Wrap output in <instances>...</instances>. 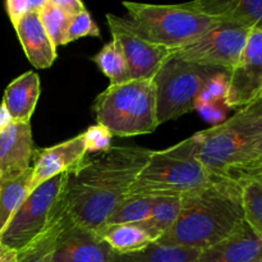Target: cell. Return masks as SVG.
<instances>
[{"label": "cell", "mask_w": 262, "mask_h": 262, "mask_svg": "<svg viewBox=\"0 0 262 262\" xmlns=\"http://www.w3.org/2000/svg\"><path fill=\"white\" fill-rule=\"evenodd\" d=\"M182 5L219 22L262 31V0H196Z\"/></svg>", "instance_id": "cell-15"}, {"label": "cell", "mask_w": 262, "mask_h": 262, "mask_svg": "<svg viewBox=\"0 0 262 262\" xmlns=\"http://www.w3.org/2000/svg\"><path fill=\"white\" fill-rule=\"evenodd\" d=\"M35 151L30 123H12L0 135V178H14L30 170Z\"/></svg>", "instance_id": "cell-14"}, {"label": "cell", "mask_w": 262, "mask_h": 262, "mask_svg": "<svg viewBox=\"0 0 262 262\" xmlns=\"http://www.w3.org/2000/svg\"><path fill=\"white\" fill-rule=\"evenodd\" d=\"M241 184L245 222L262 239V179L252 174H235Z\"/></svg>", "instance_id": "cell-21"}, {"label": "cell", "mask_w": 262, "mask_h": 262, "mask_svg": "<svg viewBox=\"0 0 262 262\" xmlns=\"http://www.w3.org/2000/svg\"><path fill=\"white\" fill-rule=\"evenodd\" d=\"M113 250L96 232L76 224L64 210L53 262H110Z\"/></svg>", "instance_id": "cell-12"}, {"label": "cell", "mask_w": 262, "mask_h": 262, "mask_svg": "<svg viewBox=\"0 0 262 262\" xmlns=\"http://www.w3.org/2000/svg\"><path fill=\"white\" fill-rule=\"evenodd\" d=\"M152 151L140 146H113L69 171L63 206L76 224L99 232L124 201Z\"/></svg>", "instance_id": "cell-1"}, {"label": "cell", "mask_w": 262, "mask_h": 262, "mask_svg": "<svg viewBox=\"0 0 262 262\" xmlns=\"http://www.w3.org/2000/svg\"><path fill=\"white\" fill-rule=\"evenodd\" d=\"M87 147L83 133L51 147L36 150L31 168L30 191L66 171H73L86 161Z\"/></svg>", "instance_id": "cell-13"}, {"label": "cell", "mask_w": 262, "mask_h": 262, "mask_svg": "<svg viewBox=\"0 0 262 262\" xmlns=\"http://www.w3.org/2000/svg\"><path fill=\"white\" fill-rule=\"evenodd\" d=\"M235 174H252V176H256L262 179V161L255 164V165H252L251 168L246 169V170H242L239 171V173H235ZM235 174H233V176H235Z\"/></svg>", "instance_id": "cell-35"}, {"label": "cell", "mask_w": 262, "mask_h": 262, "mask_svg": "<svg viewBox=\"0 0 262 262\" xmlns=\"http://www.w3.org/2000/svg\"><path fill=\"white\" fill-rule=\"evenodd\" d=\"M92 60L97 68L109 78V86H118L130 81L127 61L117 41L112 40L102 46L101 50L92 58Z\"/></svg>", "instance_id": "cell-24"}, {"label": "cell", "mask_w": 262, "mask_h": 262, "mask_svg": "<svg viewBox=\"0 0 262 262\" xmlns=\"http://www.w3.org/2000/svg\"><path fill=\"white\" fill-rule=\"evenodd\" d=\"M91 36V37H99L100 30L95 20L92 19L89 10H82L78 14L73 15L71 18V23L68 27V33H67V41L73 42L78 38Z\"/></svg>", "instance_id": "cell-28"}, {"label": "cell", "mask_w": 262, "mask_h": 262, "mask_svg": "<svg viewBox=\"0 0 262 262\" xmlns=\"http://www.w3.org/2000/svg\"><path fill=\"white\" fill-rule=\"evenodd\" d=\"M152 204L154 199H150V197H125L124 201L113 211L104 227L120 224H142L150 217Z\"/></svg>", "instance_id": "cell-25"}, {"label": "cell", "mask_w": 262, "mask_h": 262, "mask_svg": "<svg viewBox=\"0 0 262 262\" xmlns=\"http://www.w3.org/2000/svg\"><path fill=\"white\" fill-rule=\"evenodd\" d=\"M30 181L31 169L14 178H0V233L30 194Z\"/></svg>", "instance_id": "cell-22"}, {"label": "cell", "mask_w": 262, "mask_h": 262, "mask_svg": "<svg viewBox=\"0 0 262 262\" xmlns=\"http://www.w3.org/2000/svg\"><path fill=\"white\" fill-rule=\"evenodd\" d=\"M250 30L217 22L197 40L171 51L170 58L229 73L241 58Z\"/></svg>", "instance_id": "cell-9"}, {"label": "cell", "mask_w": 262, "mask_h": 262, "mask_svg": "<svg viewBox=\"0 0 262 262\" xmlns=\"http://www.w3.org/2000/svg\"><path fill=\"white\" fill-rule=\"evenodd\" d=\"M251 262H262V256H260V257H257V258H256V260H253V261H251Z\"/></svg>", "instance_id": "cell-36"}, {"label": "cell", "mask_w": 262, "mask_h": 262, "mask_svg": "<svg viewBox=\"0 0 262 262\" xmlns=\"http://www.w3.org/2000/svg\"><path fill=\"white\" fill-rule=\"evenodd\" d=\"M13 123L12 117H10L9 112L7 110V107L3 104H0V135H2L4 130H7L9 128V125Z\"/></svg>", "instance_id": "cell-34"}, {"label": "cell", "mask_w": 262, "mask_h": 262, "mask_svg": "<svg viewBox=\"0 0 262 262\" xmlns=\"http://www.w3.org/2000/svg\"><path fill=\"white\" fill-rule=\"evenodd\" d=\"M13 27L28 61L37 69L50 68L56 59V48L43 28L38 12L30 13Z\"/></svg>", "instance_id": "cell-17"}, {"label": "cell", "mask_w": 262, "mask_h": 262, "mask_svg": "<svg viewBox=\"0 0 262 262\" xmlns=\"http://www.w3.org/2000/svg\"><path fill=\"white\" fill-rule=\"evenodd\" d=\"M95 118L113 136L150 135L159 127L152 79H138L109 86L95 99Z\"/></svg>", "instance_id": "cell-5"}, {"label": "cell", "mask_w": 262, "mask_h": 262, "mask_svg": "<svg viewBox=\"0 0 262 262\" xmlns=\"http://www.w3.org/2000/svg\"><path fill=\"white\" fill-rule=\"evenodd\" d=\"M243 223L239 182L230 177L216 178L182 199L178 219L156 243L202 251L229 237Z\"/></svg>", "instance_id": "cell-2"}, {"label": "cell", "mask_w": 262, "mask_h": 262, "mask_svg": "<svg viewBox=\"0 0 262 262\" xmlns=\"http://www.w3.org/2000/svg\"><path fill=\"white\" fill-rule=\"evenodd\" d=\"M194 137L200 161L214 178H228L260 163L262 97Z\"/></svg>", "instance_id": "cell-3"}, {"label": "cell", "mask_w": 262, "mask_h": 262, "mask_svg": "<svg viewBox=\"0 0 262 262\" xmlns=\"http://www.w3.org/2000/svg\"><path fill=\"white\" fill-rule=\"evenodd\" d=\"M182 199L178 197H159L154 199L150 217L141 227L158 242L170 230L181 212Z\"/></svg>", "instance_id": "cell-23"}, {"label": "cell", "mask_w": 262, "mask_h": 262, "mask_svg": "<svg viewBox=\"0 0 262 262\" xmlns=\"http://www.w3.org/2000/svg\"><path fill=\"white\" fill-rule=\"evenodd\" d=\"M56 7L60 8L63 12H66L69 17L78 14L82 10L86 9L83 3L81 0H53Z\"/></svg>", "instance_id": "cell-32"}, {"label": "cell", "mask_w": 262, "mask_h": 262, "mask_svg": "<svg viewBox=\"0 0 262 262\" xmlns=\"http://www.w3.org/2000/svg\"><path fill=\"white\" fill-rule=\"evenodd\" d=\"M40 94L41 82L36 72H26L8 84L2 104L9 112L13 123H30Z\"/></svg>", "instance_id": "cell-18"}, {"label": "cell", "mask_w": 262, "mask_h": 262, "mask_svg": "<svg viewBox=\"0 0 262 262\" xmlns=\"http://www.w3.org/2000/svg\"><path fill=\"white\" fill-rule=\"evenodd\" d=\"M106 22L113 40L122 49L130 81L154 79L170 59L171 51L148 40L128 18L107 13Z\"/></svg>", "instance_id": "cell-10"}, {"label": "cell", "mask_w": 262, "mask_h": 262, "mask_svg": "<svg viewBox=\"0 0 262 262\" xmlns=\"http://www.w3.org/2000/svg\"><path fill=\"white\" fill-rule=\"evenodd\" d=\"M199 253V250L155 242L137 252L117 253L113 251L110 262H194Z\"/></svg>", "instance_id": "cell-20"}, {"label": "cell", "mask_w": 262, "mask_h": 262, "mask_svg": "<svg viewBox=\"0 0 262 262\" xmlns=\"http://www.w3.org/2000/svg\"><path fill=\"white\" fill-rule=\"evenodd\" d=\"M64 209L60 216L50 225L45 233L40 235L28 247L18 252L17 262H53V253L55 248V241L61 228Z\"/></svg>", "instance_id": "cell-26"}, {"label": "cell", "mask_w": 262, "mask_h": 262, "mask_svg": "<svg viewBox=\"0 0 262 262\" xmlns=\"http://www.w3.org/2000/svg\"><path fill=\"white\" fill-rule=\"evenodd\" d=\"M228 79H229V73L228 72H220L216 76L212 77L204 89L202 94L200 95L197 107L201 106V105L214 104V102L219 101V100H222L223 104H224L225 95H227L228 90Z\"/></svg>", "instance_id": "cell-29"}, {"label": "cell", "mask_w": 262, "mask_h": 262, "mask_svg": "<svg viewBox=\"0 0 262 262\" xmlns=\"http://www.w3.org/2000/svg\"><path fill=\"white\" fill-rule=\"evenodd\" d=\"M40 19L42 22L46 33L50 37L51 42L55 48L63 46L68 43L67 41V33H68L71 18L66 12L56 7L53 0H45L41 9L38 10Z\"/></svg>", "instance_id": "cell-27"}, {"label": "cell", "mask_w": 262, "mask_h": 262, "mask_svg": "<svg viewBox=\"0 0 262 262\" xmlns=\"http://www.w3.org/2000/svg\"><path fill=\"white\" fill-rule=\"evenodd\" d=\"M262 97V31L251 30L237 66L229 72L224 105L242 109Z\"/></svg>", "instance_id": "cell-11"}, {"label": "cell", "mask_w": 262, "mask_h": 262, "mask_svg": "<svg viewBox=\"0 0 262 262\" xmlns=\"http://www.w3.org/2000/svg\"><path fill=\"white\" fill-rule=\"evenodd\" d=\"M262 256V239L243 223L234 233L200 251L194 262H251Z\"/></svg>", "instance_id": "cell-16"}, {"label": "cell", "mask_w": 262, "mask_h": 262, "mask_svg": "<svg viewBox=\"0 0 262 262\" xmlns=\"http://www.w3.org/2000/svg\"><path fill=\"white\" fill-rule=\"evenodd\" d=\"M96 233L117 253L137 252L155 243L141 224L106 225Z\"/></svg>", "instance_id": "cell-19"}, {"label": "cell", "mask_w": 262, "mask_h": 262, "mask_svg": "<svg viewBox=\"0 0 262 262\" xmlns=\"http://www.w3.org/2000/svg\"><path fill=\"white\" fill-rule=\"evenodd\" d=\"M224 71L170 58L154 77L158 124L181 118L197 107L210 79Z\"/></svg>", "instance_id": "cell-8"}, {"label": "cell", "mask_w": 262, "mask_h": 262, "mask_svg": "<svg viewBox=\"0 0 262 262\" xmlns=\"http://www.w3.org/2000/svg\"><path fill=\"white\" fill-rule=\"evenodd\" d=\"M128 19L148 40L174 51L204 35L219 20L182 4L155 5L124 2Z\"/></svg>", "instance_id": "cell-6"}, {"label": "cell", "mask_w": 262, "mask_h": 262, "mask_svg": "<svg viewBox=\"0 0 262 262\" xmlns=\"http://www.w3.org/2000/svg\"><path fill=\"white\" fill-rule=\"evenodd\" d=\"M45 0H7L5 10L10 22L14 26L23 17L32 12H38Z\"/></svg>", "instance_id": "cell-31"}, {"label": "cell", "mask_w": 262, "mask_h": 262, "mask_svg": "<svg viewBox=\"0 0 262 262\" xmlns=\"http://www.w3.org/2000/svg\"><path fill=\"white\" fill-rule=\"evenodd\" d=\"M215 179L200 161L193 135L165 150L152 151L127 197L184 199L204 189Z\"/></svg>", "instance_id": "cell-4"}, {"label": "cell", "mask_w": 262, "mask_h": 262, "mask_svg": "<svg viewBox=\"0 0 262 262\" xmlns=\"http://www.w3.org/2000/svg\"><path fill=\"white\" fill-rule=\"evenodd\" d=\"M18 252L0 243V262H17Z\"/></svg>", "instance_id": "cell-33"}, {"label": "cell", "mask_w": 262, "mask_h": 262, "mask_svg": "<svg viewBox=\"0 0 262 262\" xmlns=\"http://www.w3.org/2000/svg\"><path fill=\"white\" fill-rule=\"evenodd\" d=\"M83 136L84 142H86L87 154H102L106 152L107 150L113 147V135L104 125H91L90 128H87L86 132H83Z\"/></svg>", "instance_id": "cell-30"}, {"label": "cell", "mask_w": 262, "mask_h": 262, "mask_svg": "<svg viewBox=\"0 0 262 262\" xmlns=\"http://www.w3.org/2000/svg\"><path fill=\"white\" fill-rule=\"evenodd\" d=\"M68 177L61 173L30 192L0 233V243L19 252L45 233L63 212Z\"/></svg>", "instance_id": "cell-7"}]
</instances>
